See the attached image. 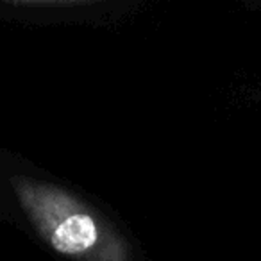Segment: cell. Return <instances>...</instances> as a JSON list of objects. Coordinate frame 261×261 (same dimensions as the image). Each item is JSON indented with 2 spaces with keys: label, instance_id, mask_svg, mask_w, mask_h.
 I'll use <instances>...</instances> for the list:
<instances>
[{
  "label": "cell",
  "instance_id": "obj_1",
  "mask_svg": "<svg viewBox=\"0 0 261 261\" xmlns=\"http://www.w3.org/2000/svg\"><path fill=\"white\" fill-rule=\"evenodd\" d=\"M20 207L38 234L73 261H133L127 240L68 190L27 175H13Z\"/></svg>",
  "mask_w": 261,
  "mask_h": 261
}]
</instances>
